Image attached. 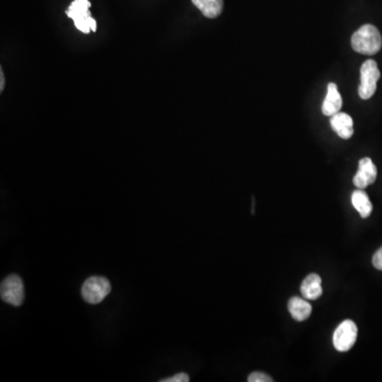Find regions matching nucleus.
<instances>
[{
	"mask_svg": "<svg viewBox=\"0 0 382 382\" xmlns=\"http://www.w3.org/2000/svg\"><path fill=\"white\" fill-rule=\"evenodd\" d=\"M382 46V37L379 30L373 25H364L351 37V47L362 55H376Z\"/></svg>",
	"mask_w": 382,
	"mask_h": 382,
	"instance_id": "obj_1",
	"label": "nucleus"
},
{
	"mask_svg": "<svg viewBox=\"0 0 382 382\" xmlns=\"http://www.w3.org/2000/svg\"><path fill=\"white\" fill-rule=\"evenodd\" d=\"M111 283L102 276H92L82 286L81 294L86 303L96 305L101 303L111 292Z\"/></svg>",
	"mask_w": 382,
	"mask_h": 382,
	"instance_id": "obj_2",
	"label": "nucleus"
},
{
	"mask_svg": "<svg viewBox=\"0 0 382 382\" xmlns=\"http://www.w3.org/2000/svg\"><path fill=\"white\" fill-rule=\"evenodd\" d=\"M361 83L359 86V96L361 99L367 100L373 97L377 89V82L380 79V71L374 60H367L362 64L360 69Z\"/></svg>",
	"mask_w": 382,
	"mask_h": 382,
	"instance_id": "obj_3",
	"label": "nucleus"
},
{
	"mask_svg": "<svg viewBox=\"0 0 382 382\" xmlns=\"http://www.w3.org/2000/svg\"><path fill=\"white\" fill-rule=\"evenodd\" d=\"M0 297L3 302L15 307L23 305L25 291L23 281L19 275L13 274L3 279L0 286Z\"/></svg>",
	"mask_w": 382,
	"mask_h": 382,
	"instance_id": "obj_4",
	"label": "nucleus"
},
{
	"mask_svg": "<svg viewBox=\"0 0 382 382\" xmlns=\"http://www.w3.org/2000/svg\"><path fill=\"white\" fill-rule=\"evenodd\" d=\"M358 336V328L355 322L351 320H345L342 322L335 333H333V346L338 351L345 353L349 351L356 343Z\"/></svg>",
	"mask_w": 382,
	"mask_h": 382,
	"instance_id": "obj_5",
	"label": "nucleus"
},
{
	"mask_svg": "<svg viewBox=\"0 0 382 382\" xmlns=\"http://www.w3.org/2000/svg\"><path fill=\"white\" fill-rule=\"evenodd\" d=\"M376 179H377V168L374 165L373 161L370 157L360 159L359 169L357 175L354 177V185L358 189H364L367 186L375 183Z\"/></svg>",
	"mask_w": 382,
	"mask_h": 382,
	"instance_id": "obj_6",
	"label": "nucleus"
},
{
	"mask_svg": "<svg viewBox=\"0 0 382 382\" xmlns=\"http://www.w3.org/2000/svg\"><path fill=\"white\" fill-rule=\"evenodd\" d=\"M331 125L333 131L343 139H349L354 135L353 118L349 114L339 112L331 116Z\"/></svg>",
	"mask_w": 382,
	"mask_h": 382,
	"instance_id": "obj_7",
	"label": "nucleus"
},
{
	"mask_svg": "<svg viewBox=\"0 0 382 382\" xmlns=\"http://www.w3.org/2000/svg\"><path fill=\"white\" fill-rule=\"evenodd\" d=\"M342 107V97L338 91L335 83H329L327 86V95L322 105V112L325 116H333L339 113Z\"/></svg>",
	"mask_w": 382,
	"mask_h": 382,
	"instance_id": "obj_8",
	"label": "nucleus"
},
{
	"mask_svg": "<svg viewBox=\"0 0 382 382\" xmlns=\"http://www.w3.org/2000/svg\"><path fill=\"white\" fill-rule=\"evenodd\" d=\"M301 292L304 299L308 301L320 299L323 293L321 277L318 274H309L302 283Z\"/></svg>",
	"mask_w": 382,
	"mask_h": 382,
	"instance_id": "obj_9",
	"label": "nucleus"
},
{
	"mask_svg": "<svg viewBox=\"0 0 382 382\" xmlns=\"http://www.w3.org/2000/svg\"><path fill=\"white\" fill-rule=\"evenodd\" d=\"M288 309L294 320L299 322L306 321L311 315L312 307L306 299L294 297L289 299Z\"/></svg>",
	"mask_w": 382,
	"mask_h": 382,
	"instance_id": "obj_10",
	"label": "nucleus"
},
{
	"mask_svg": "<svg viewBox=\"0 0 382 382\" xmlns=\"http://www.w3.org/2000/svg\"><path fill=\"white\" fill-rule=\"evenodd\" d=\"M351 203H353L354 207L356 208V211L364 219L371 216L372 211H373V205H372L369 196L367 195L365 191H363V189H358L354 191L353 195H351Z\"/></svg>",
	"mask_w": 382,
	"mask_h": 382,
	"instance_id": "obj_11",
	"label": "nucleus"
},
{
	"mask_svg": "<svg viewBox=\"0 0 382 382\" xmlns=\"http://www.w3.org/2000/svg\"><path fill=\"white\" fill-rule=\"evenodd\" d=\"M193 3L208 19H216L223 10V0H193Z\"/></svg>",
	"mask_w": 382,
	"mask_h": 382,
	"instance_id": "obj_12",
	"label": "nucleus"
},
{
	"mask_svg": "<svg viewBox=\"0 0 382 382\" xmlns=\"http://www.w3.org/2000/svg\"><path fill=\"white\" fill-rule=\"evenodd\" d=\"M91 6L92 3H89V0H75L68 8L66 14L73 21L89 19L92 16L91 11H89Z\"/></svg>",
	"mask_w": 382,
	"mask_h": 382,
	"instance_id": "obj_13",
	"label": "nucleus"
},
{
	"mask_svg": "<svg viewBox=\"0 0 382 382\" xmlns=\"http://www.w3.org/2000/svg\"><path fill=\"white\" fill-rule=\"evenodd\" d=\"M249 382H272L273 379L267 374L261 373V372H254L248 378Z\"/></svg>",
	"mask_w": 382,
	"mask_h": 382,
	"instance_id": "obj_14",
	"label": "nucleus"
},
{
	"mask_svg": "<svg viewBox=\"0 0 382 382\" xmlns=\"http://www.w3.org/2000/svg\"><path fill=\"white\" fill-rule=\"evenodd\" d=\"M189 376L186 373H179L177 375L172 376L170 378H166V379H162V382H188L189 381Z\"/></svg>",
	"mask_w": 382,
	"mask_h": 382,
	"instance_id": "obj_15",
	"label": "nucleus"
},
{
	"mask_svg": "<svg viewBox=\"0 0 382 382\" xmlns=\"http://www.w3.org/2000/svg\"><path fill=\"white\" fill-rule=\"evenodd\" d=\"M373 265L377 270H382V247L374 254Z\"/></svg>",
	"mask_w": 382,
	"mask_h": 382,
	"instance_id": "obj_16",
	"label": "nucleus"
},
{
	"mask_svg": "<svg viewBox=\"0 0 382 382\" xmlns=\"http://www.w3.org/2000/svg\"><path fill=\"white\" fill-rule=\"evenodd\" d=\"M5 75H3V68H0V92H1V93H3V89H5Z\"/></svg>",
	"mask_w": 382,
	"mask_h": 382,
	"instance_id": "obj_17",
	"label": "nucleus"
},
{
	"mask_svg": "<svg viewBox=\"0 0 382 382\" xmlns=\"http://www.w3.org/2000/svg\"><path fill=\"white\" fill-rule=\"evenodd\" d=\"M89 26H91L92 31L95 32L97 30V24H96V21L93 17L89 19Z\"/></svg>",
	"mask_w": 382,
	"mask_h": 382,
	"instance_id": "obj_18",
	"label": "nucleus"
}]
</instances>
